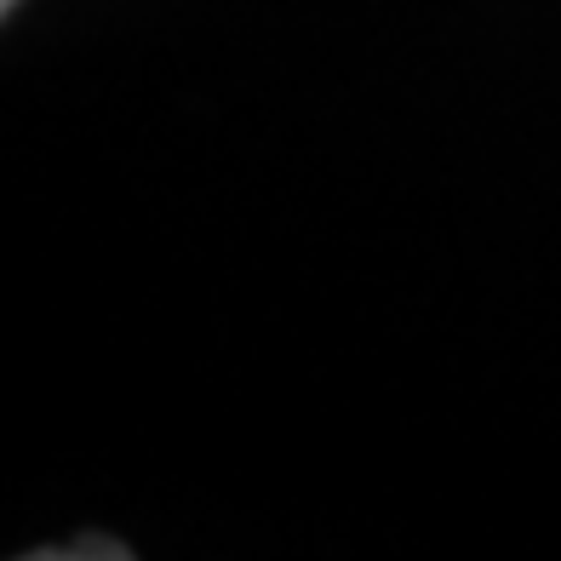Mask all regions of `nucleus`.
<instances>
[{"label": "nucleus", "mask_w": 561, "mask_h": 561, "mask_svg": "<svg viewBox=\"0 0 561 561\" xmlns=\"http://www.w3.org/2000/svg\"><path fill=\"white\" fill-rule=\"evenodd\" d=\"M0 7H7V12H12V7H18V0H0Z\"/></svg>", "instance_id": "nucleus-1"}]
</instances>
